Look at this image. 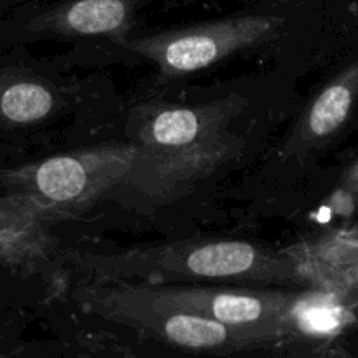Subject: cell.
Listing matches in <instances>:
<instances>
[{
  "label": "cell",
  "mask_w": 358,
  "mask_h": 358,
  "mask_svg": "<svg viewBox=\"0 0 358 358\" xmlns=\"http://www.w3.org/2000/svg\"><path fill=\"white\" fill-rule=\"evenodd\" d=\"M352 107V90L336 83L325 87L311 105L306 115V131L310 136H327L345 122Z\"/></svg>",
  "instance_id": "10"
},
{
  "label": "cell",
  "mask_w": 358,
  "mask_h": 358,
  "mask_svg": "<svg viewBox=\"0 0 358 358\" xmlns=\"http://www.w3.org/2000/svg\"><path fill=\"white\" fill-rule=\"evenodd\" d=\"M91 310L180 348L196 352H241L280 343L261 332L229 327L191 311L157 304L128 283H96Z\"/></svg>",
  "instance_id": "4"
},
{
  "label": "cell",
  "mask_w": 358,
  "mask_h": 358,
  "mask_svg": "<svg viewBox=\"0 0 358 358\" xmlns=\"http://www.w3.org/2000/svg\"><path fill=\"white\" fill-rule=\"evenodd\" d=\"M135 159V143H107L41 161L23 177L28 208L45 220L79 215L117 189Z\"/></svg>",
  "instance_id": "3"
},
{
  "label": "cell",
  "mask_w": 358,
  "mask_h": 358,
  "mask_svg": "<svg viewBox=\"0 0 358 358\" xmlns=\"http://www.w3.org/2000/svg\"><path fill=\"white\" fill-rule=\"evenodd\" d=\"M283 17L254 14L212 21L198 27L121 41L128 51L145 56L168 77L198 72L241 49L275 37Z\"/></svg>",
  "instance_id": "5"
},
{
  "label": "cell",
  "mask_w": 358,
  "mask_h": 358,
  "mask_svg": "<svg viewBox=\"0 0 358 358\" xmlns=\"http://www.w3.org/2000/svg\"><path fill=\"white\" fill-rule=\"evenodd\" d=\"M243 110L238 96L212 103H149L135 121L136 159L119 187L136 192L150 205L180 198L241 150L231 122Z\"/></svg>",
  "instance_id": "1"
},
{
  "label": "cell",
  "mask_w": 358,
  "mask_h": 358,
  "mask_svg": "<svg viewBox=\"0 0 358 358\" xmlns=\"http://www.w3.org/2000/svg\"><path fill=\"white\" fill-rule=\"evenodd\" d=\"M128 285L157 304L191 311L229 327L261 332L282 341L283 315L290 296L273 290L199 285Z\"/></svg>",
  "instance_id": "6"
},
{
  "label": "cell",
  "mask_w": 358,
  "mask_h": 358,
  "mask_svg": "<svg viewBox=\"0 0 358 358\" xmlns=\"http://www.w3.org/2000/svg\"><path fill=\"white\" fill-rule=\"evenodd\" d=\"M56 107L51 87L34 80H21L7 87L0 98V108L9 121L34 122L48 117Z\"/></svg>",
  "instance_id": "9"
},
{
  "label": "cell",
  "mask_w": 358,
  "mask_h": 358,
  "mask_svg": "<svg viewBox=\"0 0 358 358\" xmlns=\"http://www.w3.org/2000/svg\"><path fill=\"white\" fill-rule=\"evenodd\" d=\"M345 322V310L331 296L306 294L290 297L283 315V331H297L303 336H331Z\"/></svg>",
  "instance_id": "8"
},
{
  "label": "cell",
  "mask_w": 358,
  "mask_h": 358,
  "mask_svg": "<svg viewBox=\"0 0 358 358\" xmlns=\"http://www.w3.org/2000/svg\"><path fill=\"white\" fill-rule=\"evenodd\" d=\"M77 268L96 283L168 285L184 280H238L282 285L292 278L282 255L247 241H178L119 254H83Z\"/></svg>",
  "instance_id": "2"
},
{
  "label": "cell",
  "mask_w": 358,
  "mask_h": 358,
  "mask_svg": "<svg viewBox=\"0 0 358 358\" xmlns=\"http://www.w3.org/2000/svg\"><path fill=\"white\" fill-rule=\"evenodd\" d=\"M129 21L128 0H73L42 16L41 27L58 34H121Z\"/></svg>",
  "instance_id": "7"
}]
</instances>
